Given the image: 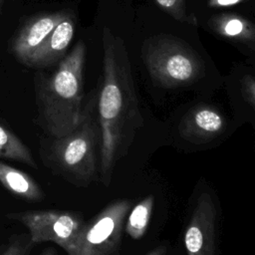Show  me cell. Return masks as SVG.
Masks as SVG:
<instances>
[{"label": "cell", "instance_id": "7a4b0ae2", "mask_svg": "<svg viewBox=\"0 0 255 255\" xmlns=\"http://www.w3.org/2000/svg\"><path fill=\"white\" fill-rule=\"evenodd\" d=\"M85 58L86 46L80 41L59 62L51 76H36V99L41 124L53 137L70 132L81 119Z\"/></svg>", "mask_w": 255, "mask_h": 255}, {"label": "cell", "instance_id": "ac0fdd59", "mask_svg": "<svg viewBox=\"0 0 255 255\" xmlns=\"http://www.w3.org/2000/svg\"><path fill=\"white\" fill-rule=\"evenodd\" d=\"M157 3L164 8H172L177 3V0H156Z\"/></svg>", "mask_w": 255, "mask_h": 255}, {"label": "cell", "instance_id": "6da1fadb", "mask_svg": "<svg viewBox=\"0 0 255 255\" xmlns=\"http://www.w3.org/2000/svg\"><path fill=\"white\" fill-rule=\"evenodd\" d=\"M104 78L97 100L100 126V173L108 186L118 160L128 150L142 126L127 53L108 28L103 32Z\"/></svg>", "mask_w": 255, "mask_h": 255}, {"label": "cell", "instance_id": "7c38bea8", "mask_svg": "<svg viewBox=\"0 0 255 255\" xmlns=\"http://www.w3.org/2000/svg\"><path fill=\"white\" fill-rule=\"evenodd\" d=\"M0 158L17 160L37 168V163L28 146L2 123H0Z\"/></svg>", "mask_w": 255, "mask_h": 255}, {"label": "cell", "instance_id": "5b68a950", "mask_svg": "<svg viewBox=\"0 0 255 255\" xmlns=\"http://www.w3.org/2000/svg\"><path fill=\"white\" fill-rule=\"evenodd\" d=\"M8 217L21 222L28 229L31 243L52 242L67 254L85 225V221L77 213L69 210H27L8 214Z\"/></svg>", "mask_w": 255, "mask_h": 255}, {"label": "cell", "instance_id": "5bb4252c", "mask_svg": "<svg viewBox=\"0 0 255 255\" xmlns=\"http://www.w3.org/2000/svg\"><path fill=\"white\" fill-rule=\"evenodd\" d=\"M29 243L21 239H16L11 242L0 255H27Z\"/></svg>", "mask_w": 255, "mask_h": 255}, {"label": "cell", "instance_id": "277c9868", "mask_svg": "<svg viewBox=\"0 0 255 255\" xmlns=\"http://www.w3.org/2000/svg\"><path fill=\"white\" fill-rule=\"evenodd\" d=\"M130 205L129 200H117L85 223L68 255H115Z\"/></svg>", "mask_w": 255, "mask_h": 255}, {"label": "cell", "instance_id": "30bf717a", "mask_svg": "<svg viewBox=\"0 0 255 255\" xmlns=\"http://www.w3.org/2000/svg\"><path fill=\"white\" fill-rule=\"evenodd\" d=\"M222 116L214 109L202 107L193 110L182 123L181 132L189 138H211L224 128Z\"/></svg>", "mask_w": 255, "mask_h": 255}, {"label": "cell", "instance_id": "e0dca14e", "mask_svg": "<svg viewBox=\"0 0 255 255\" xmlns=\"http://www.w3.org/2000/svg\"><path fill=\"white\" fill-rule=\"evenodd\" d=\"M165 253H166V247L164 245H159L158 247L154 248L146 255H165Z\"/></svg>", "mask_w": 255, "mask_h": 255}, {"label": "cell", "instance_id": "52a82bcc", "mask_svg": "<svg viewBox=\"0 0 255 255\" xmlns=\"http://www.w3.org/2000/svg\"><path fill=\"white\" fill-rule=\"evenodd\" d=\"M216 206L212 196L204 192L196 201L184 232L187 255H215Z\"/></svg>", "mask_w": 255, "mask_h": 255}, {"label": "cell", "instance_id": "9c48e42d", "mask_svg": "<svg viewBox=\"0 0 255 255\" xmlns=\"http://www.w3.org/2000/svg\"><path fill=\"white\" fill-rule=\"evenodd\" d=\"M74 33V18L66 12L58 25L32 54L26 65L33 68H46L60 62L65 57Z\"/></svg>", "mask_w": 255, "mask_h": 255}, {"label": "cell", "instance_id": "9a60e30c", "mask_svg": "<svg viewBox=\"0 0 255 255\" xmlns=\"http://www.w3.org/2000/svg\"><path fill=\"white\" fill-rule=\"evenodd\" d=\"M243 30V23L238 19H231L225 25V32L230 36L238 35Z\"/></svg>", "mask_w": 255, "mask_h": 255}, {"label": "cell", "instance_id": "ba28073f", "mask_svg": "<svg viewBox=\"0 0 255 255\" xmlns=\"http://www.w3.org/2000/svg\"><path fill=\"white\" fill-rule=\"evenodd\" d=\"M65 14V11L44 13L28 20L12 41L11 51L16 59L26 65Z\"/></svg>", "mask_w": 255, "mask_h": 255}, {"label": "cell", "instance_id": "d6986e66", "mask_svg": "<svg viewBox=\"0 0 255 255\" xmlns=\"http://www.w3.org/2000/svg\"><path fill=\"white\" fill-rule=\"evenodd\" d=\"M240 0H217V3L219 5H222V6H227V5H232V4H235L237 2H239Z\"/></svg>", "mask_w": 255, "mask_h": 255}, {"label": "cell", "instance_id": "44dd1931", "mask_svg": "<svg viewBox=\"0 0 255 255\" xmlns=\"http://www.w3.org/2000/svg\"><path fill=\"white\" fill-rule=\"evenodd\" d=\"M3 2H4V0H0V11H1V8H2V5H3Z\"/></svg>", "mask_w": 255, "mask_h": 255}, {"label": "cell", "instance_id": "2e32d148", "mask_svg": "<svg viewBox=\"0 0 255 255\" xmlns=\"http://www.w3.org/2000/svg\"><path fill=\"white\" fill-rule=\"evenodd\" d=\"M246 92L248 96L255 102V81L248 80L246 82Z\"/></svg>", "mask_w": 255, "mask_h": 255}, {"label": "cell", "instance_id": "4fadbf2b", "mask_svg": "<svg viewBox=\"0 0 255 255\" xmlns=\"http://www.w3.org/2000/svg\"><path fill=\"white\" fill-rule=\"evenodd\" d=\"M154 198L152 195L144 197L136 203L127 216L126 232L133 239H140L149 224Z\"/></svg>", "mask_w": 255, "mask_h": 255}, {"label": "cell", "instance_id": "8fae6325", "mask_svg": "<svg viewBox=\"0 0 255 255\" xmlns=\"http://www.w3.org/2000/svg\"><path fill=\"white\" fill-rule=\"evenodd\" d=\"M0 182L16 196L39 201L45 196L41 186L26 172L0 161Z\"/></svg>", "mask_w": 255, "mask_h": 255}, {"label": "cell", "instance_id": "3957f363", "mask_svg": "<svg viewBox=\"0 0 255 255\" xmlns=\"http://www.w3.org/2000/svg\"><path fill=\"white\" fill-rule=\"evenodd\" d=\"M97 100L98 94L93 91L76 128L61 137H54L51 145L52 157L59 168L78 181L89 182L97 171L96 151L101 141Z\"/></svg>", "mask_w": 255, "mask_h": 255}, {"label": "cell", "instance_id": "ffe728a7", "mask_svg": "<svg viewBox=\"0 0 255 255\" xmlns=\"http://www.w3.org/2000/svg\"><path fill=\"white\" fill-rule=\"evenodd\" d=\"M42 255H57V253H56V251H55L54 249L49 248V249H46V250L42 253Z\"/></svg>", "mask_w": 255, "mask_h": 255}, {"label": "cell", "instance_id": "8992f818", "mask_svg": "<svg viewBox=\"0 0 255 255\" xmlns=\"http://www.w3.org/2000/svg\"><path fill=\"white\" fill-rule=\"evenodd\" d=\"M146 58L151 77L165 87L189 84L200 72L194 54L176 41L160 42L150 49Z\"/></svg>", "mask_w": 255, "mask_h": 255}]
</instances>
